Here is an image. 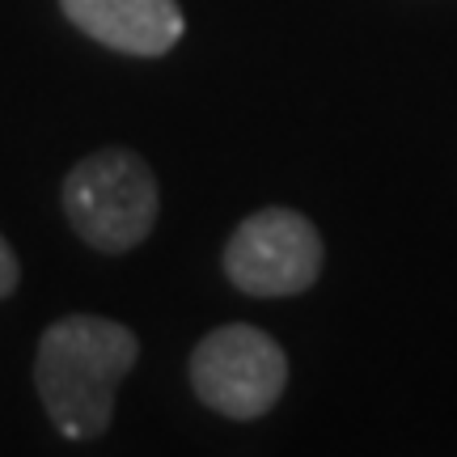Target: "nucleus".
<instances>
[{
    "mask_svg": "<svg viewBox=\"0 0 457 457\" xmlns=\"http://www.w3.org/2000/svg\"><path fill=\"white\" fill-rule=\"evenodd\" d=\"M136 356L140 339L131 327L98 313H68L43 330L34 390L64 441H98L111 428L114 390L131 373Z\"/></svg>",
    "mask_w": 457,
    "mask_h": 457,
    "instance_id": "obj_1",
    "label": "nucleus"
},
{
    "mask_svg": "<svg viewBox=\"0 0 457 457\" xmlns=\"http://www.w3.org/2000/svg\"><path fill=\"white\" fill-rule=\"evenodd\" d=\"M68 225L102 254H128L157 225V174L131 148H98L68 170L60 187Z\"/></svg>",
    "mask_w": 457,
    "mask_h": 457,
    "instance_id": "obj_2",
    "label": "nucleus"
},
{
    "mask_svg": "<svg viewBox=\"0 0 457 457\" xmlns=\"http://www.w3.org/2000/svg\"><path fill=\"white\" fill-rule=\"evenodd\" d=\"M288 386V356L267 330L228 322L191 352V390L225 420H259Z\"/></svg>",
    "mask_w": 457,
    "mask_h": 457,
    "instance_id": "obj_3",
    "label": "nucleus"
},
{
    "mask_svg": "<svg viewBox=\"0 0 457 457\" xmlns=\"http://www.w3.org/2000/svg\"><path fill=\"white\" fill-rule=\"evenodd\" d=\"M327 262L322 233L293 208H259L233 228L225 245V276L245 296L310 293Z\"/></svg>",
    "mask_w": 457,
    "mask_h": 457,
    "instance_id": "obj_4",
    "label": "nucleus"
},
{
    "mask_svg": "<svg viewBox=\"0 0 457 457\" xmlns=\"http://www.w3.org/2000/svg\"><path fill=\"white\" fill-rule=\"evenodd\" d=\"M60 9L94 43L140 60L174 51L187 30L179 0H60Z\"/></svg>",
    "mask_w": 457,
    "mask_h": 457,
    "instance_id": "obj_5",
    "label": "nucleus"
},
{
    "mask_svg": "<svg viewBox=\"0 0 457 457\" xmlns=\"http://www.w3.org/2000/svg\"><path fill=\"white\" fill-rule=\"evenodd\" d=\"M17 284H21V262H17L13 245L0 237V301H4V296H13Z\"/></svg>",
    "mask_w": 457,
    "mask_h": 457,
    "instance_id": "obj_6",
    "label": "nucleus"
}]
</instances>
